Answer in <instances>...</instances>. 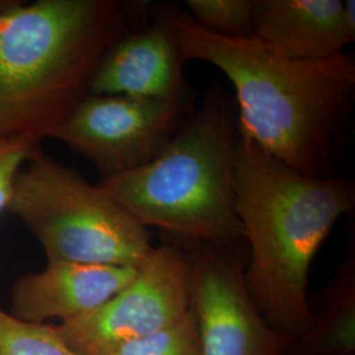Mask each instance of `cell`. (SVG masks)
I'll return each mask as SVG.
<instances>
[{"label": "cell", "mask_w": 355, "mask_h": 355, "mask_svg": "<svg viewBox=\"0 0 355 355\" xmlns=\"http://www.w3.org/2000/svg\"><path fill=\"white\" fill-rule=\"evenodd\" d=\"M4 3H6V1H1V0H0V7H3V6H4Z\"/></svg>", "instance_id": "cell-17"}, {"label": "cell", "mask_w": 355, "mask_h": 355, "mask_svg": "<svg viewBox=\"0 0 355 355\" xmlns=\"http://www.w3.org/2000/svg\"><path fill=\"white\" fill-rule=\"evenodd\" d=\"M254 37L293 61H321L355 41L354 0H254Z\"/></svg>", "instance_id": "cell-11"}, {"label": "cell", "mask_w": 355, "mask_h": 355, "mask_svg": "<svg viewBox=\"0 0 355 355\" xmlns=\"http://www.w3.org/2000/svg\"><path fill=\"white\" fill-rule=\"evenodd\" d=\"M0 355H82L54 324H33L0 308Z\"/></svg>", "instance_id": "cell-13"}, {"label": "cell", "mask_w": 355, "mask_h": 355, "mask_svg": "<svg viewBox=\"0 0 355 355\" xmlns=\"http://www.w3.org/2000/svg\"><path fill=\"white\" fill-rule=\"evenodd\" d=\"M41 153L38 145L21 140H0V215L7 211L13 180L21 167Z\"/></svg>", "instance_id": "cell-16"}, {"label": "cell", "mask_w": 355, "mask_h": 355, "mask_svg": "<svg viewBox=\"0 0 355 355\" xmlns=\"http://www.w3.org/2000/svg\"><path fill=\"white\" fill-rule=\"evenodd\" d=\"M186 250L200 355H291L295 340L267 322L248 291L246 245Z\"/></svg>", "instance_id": "cell-7"}, {"label": "cell", "mask_w": 355, "mask_h": 355, "mask_svg": "<svg viewBox=\"0 0 355 355\" xmlns=\"http://www.w3.org/2000/svg\"><path fill=\"white\" fill-rule=\"evenodd\" d=\"M318 302V309H312V322L295 340L291 355H355L354 248L347 250Z\"/></svg>", "instance_id": "cell-12"}, {"label": "cell", "mask_w": 355, "mask_h": 355, "mask_svg": "<svg viewBox=\"0 0 355 355\" xmlns=\"http://www.w3.org/2000/svg\"><path fill=\"white\" fill-rule=\"evenodd\" d=\"M150 13L171 31L186 62H208L228 78L242 139L303 175L331 177L354 104V55L293 61L255 37L209 33L178 4H152Z\"/></svg>", "instance_id": "cell-1"}, {"label": "cell", "mask_w": 355, "mask_h": 355, "mask_svg": "<svg viewBox=\"0 0 355 355\" xmlns=\"http://www.w3.org/2000/svg\"><path fill=\"white\" fill-rule=\"evenodd\" d=\"M137 267L96 266L48 261L40 272L15 282L11 311L33 324H71L99 309L132 280Z\"/></svg>", "instance_id": "cell-10"}, {"label": "cell", "mask_w": 355, "mask_h": 355, "mask_svg": "<svg viewBox=\"0 0 355 355\" xmlns=\"http://www.w3.org/2000/svg\"><path fill=\"white\" fill-rule=\"evenodd\" d=\"M190 16L221 37H254V0H187Z\"/></svg>", "instance_id": "cell-14"}, {"label": "cell", "mask_w": 355, "mask_h": 355, "mask_svg": "<svg viewBox=\"0 0 355 355\" xmlns=\"http://www.w3.org/2000/svg\"><path fill=\"white\" fill-rule=\"evenodd\" d=\"M237 121L218 85L189 114L150 164L99 186L141 225L161 229L184 249L245 245L236 211Z\"/></svg>", "instance_id": "cell-4"}, {"label": "cell", "mask_w": 355, "mask_h": 355, "mask_svg": "<svg viewBox=\"0 0 355 355\" xmlns=\"http://www.w3.org/2000/svg\"><path fill=\"white\" fill-rule=\"evenodd\" d=\"M190 253L173 242L153 248L135 277L107 303L71 324L57 325L82 355L166 329L190 312Z\"/></svg>", "instance_id": "cell-6"}, {"label": "cell", "mask_w": 355, "mask_h": 355, "mask_svg": "<svg viewBox=\"0 0 355 355\" xmlns=\"http://www.w3.org/2000/svg\"><path fill=\"white\" fill-rule=\"evenodd\" d=\"M149 15L145 26L120 38L104 54L91 94L193 103L175 38L150 10Z\"/></svg>", "instance_id": "cell-9"}, {"label": "cell", "mask_w": 355, "mask_h": 355, "mask_svg": "<svg viewBox=\"0 0 355 355\" xmlns=\"http://www.w3.org/2000/svg\"><path fill=\"white\" fill-rule=\"evenodd\" d=\"M7 211L33 233L48 261L139 267L154 248L150 230L99 184L42 152L17 173Z\"/></svg>", "instance_id": "cell-5"}, {"label": "cell", "mask_w": 355, "mask_h": 355, "mask_svg": "<svg viewBox=\"0 0 355 355\" xmlns=\"http://www.w3.org/2000/svg\"><path fill=\"white\" fill-rule=\"evenodd\" d=\"M99 355H200L198 325L190 309L187 316L177 324L111 346Z\"/></svg>", "instance_id": "cell-15"}, {"label": "cell", "mask_w": 355, "mask_h": 355, "mask_svg": "<svg viewBox=\"0 0 355 355\" xmlns=\"http://www.w3.org/2000/svg\"><path fill=\"white\" fill-rule=\"evenodd\" d=\"M152 3L6 1L0 7V140L38 145L91 94L104 54L150 20Z\"/></svg>", "instance_id": "cell-2"}, {"label": "cell", "mask_w": 355, "mask_h": 355, "mask_svg": "<svg viewBox=\"0 0 355 355\" xmlns=\"http://www.w3.org/2000/svg\"><path fill=\"white\" fill-rule=\"evenodd\" d=\"M234 192L248 291L270 325L297 340L312 322V262L336 223L354 208V184L303 175L237 135Z\"/></svg>", "instance_id": "cell-3"}, {"label": "cell", "mask_w": 355, "mask_h": 355, "mask_svg": "<svg viewBox=\"0 0 355 355\" xmlns=\"http://www.w3.org/2000/svg\"><path fill=\"white\" fill-rule=\"evenodd\" d=\"M193 103L94 95L53 139L89 159L104 178L150 164L193 111Z\"/></svg>", "instance_id": "cell-8"}]
</instances>
